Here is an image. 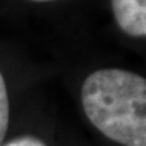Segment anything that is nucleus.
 Wrapping results in <instances>:
<instances>
[{"instance_id": "f257e3e1", "label": "nucleus", "mask_w": 146, "mask_h": 146, "mask_svg": "<svg viewBox=\"0 0 146 146\" xmlns=\"http://www.w3.org/2000/svg\"><path fill=\"white\" fill-rule=\"evenodd\" d=\"M85 115L106 137L125 146H146V80L125 69H100L81 89Z\"/></svg>"}, {"instance_id": "f03ea898", "label": "nucleus", "mask_w": 146, "mask_h": 146, "mask_svg": "<svg viewBox=\"0 0 146 146\" xmlns=\"http://www.w3.org/2000/svg\"><path fill=\"white\" fill-rule=\"evenodd\" d=\"M119 27L129 35H146V0H111Z\"/></svg>"}, {"instance_id": "7ed1b4c3", "label": "nucleus", "mask_w": 146, "mask_h": 146, "mask_svg": "<svg viewBox=\"0 0 146 146\" xmlns=\"http://www.w3.org/2000/svg\"><path fill=\"white\" fill-rule=\"evenodd\" d=\"M8 120H10V103L5 81L0 73V145L4 139L8 130Z\"/></svg>"}, {"instance_id": "20e7f679", "label": "nucleus", "mask_w": 146, "mask_h": 146, "mask_svg": "<svg viewBox=\"0 0 146 146\" xmlns=\"http://www.w3.org/2000/svg\"><path fill=\"white\" fill-rule=\"evenodd\" d=\"M5 146H46L43 142L33 135H25V137H19L14 141H11L10 143H7Z\"/></svg>"}, {"instance_id": "39448f33", "label": "nucleus", "mask_w": 146, "mask_h": 146, "mask_svg": "<svg viewBox=\"0 0 146 146\" xmlns=\"http://www.w3.org/2000/svg\"><path fill=\"white\" fill-rule=\"evenodd\" d=\"M33 1H52V0H33Z\"/></svg>"}]
</instances>
